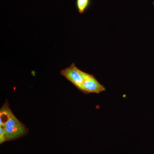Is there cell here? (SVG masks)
<instances>
[{"mask_svg":"<svg viewBox=\"0 0 154 154\" xmlns=\"http://www.w3.org/2000/svg\"><path fill=\"white\" fill-rule=\"evenodd\" d=\"M1 125L5 128L6 141L17 139L28 134V128L14 114L5 125Z\"/></svg>","mask_w":154,"mask_h":154,"instance_id":"cell-1","label":"cell"},{"mask_svg":"<svg viewBox=\"0 0 154 154\" xmlns=\"http://www.w3.org/2000/svg\"><path fill=\"white\" fill-rule=\"evenodd\" d=\"M85 72L78 68L74 63L66 68L61 70L60 74L72 83L79 91L82 89L83 80Z\"/></svg>","mask_w":154,"mask_h":154,"instance_id":"cell-2","label":"cell"},{"mask_svg":"<svg viewBox=\"0 0 154 154\" xmlns=\"http://www.w3.org/2000/svg\"><path fill=\"white\" fill-rule=\"evenodd\" d=\"M91 0H76V7L80 14H83L91 5Z\"/></svg>","mask_w":154,"mask_h":154,"instance_id":"cell-5","label":"cell"},{"mask_svg":"<svg viewBox=\"0 0 154 154\" xmlns=\"http://www.w3.org/2000/svg\"><path fill=\"white\" fill-rule=\"evenodd\" d=\"M13 115L14 114L9 107L8 103L5 102L0 110V125H5Z\"/></svg>","mask_w":154,"mask_h":154,"instance_id":"cell-4","label":"cell"},{"mask_svg":"<svg viewBox=\"0 0 154 154\" xmlns=\"http://www.w3.org/2000/svg\"><path fill=\"white\" fill-rule=\"evenodd\" d=\"M106 88L96 79L94 75L85 72L83 80L82 89L84 94H99L104 92Z\"/></svg>","mask_w":154,"mask_h":154,"instance_id":"cell-3","label":"cell"}]
</instances>
